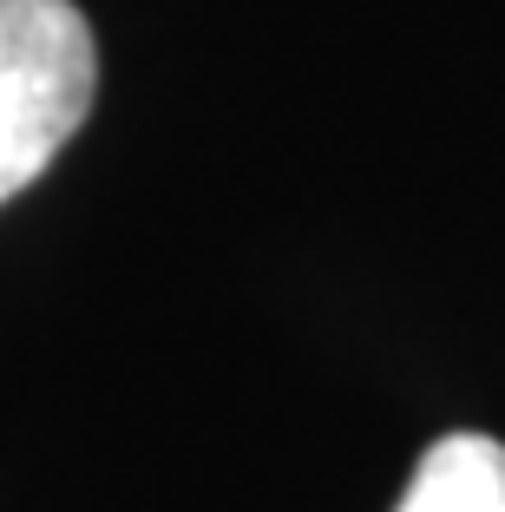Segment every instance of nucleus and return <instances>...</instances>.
Wrapping results in <instances>:
<instances>
[{
  "mask_svg": "<svg viewBox=\"0 0 505 512\" xmlns=\"http://www.w3.org/2000/svg\"><path fill=\"white\" fill-rule=\"evenodd\" d=\"M92 92L99 46L73 0H0V204L60 158Z\"/></svg>",
  "mask_w": 505,
  "mask_h": 512,
  "instance_id": "1",
  "label": "nucleus"
},
{
  "mask_svg": "<svg viewBox=\"0 0 505 512\" xmlns=\"http://www.w3.org/2000/svg\"><path fill=\"white\" fill-rule=\"evenodd\" d=\"M394 512H505V447L492 434L433 440Z\"/></svg>",
  "mask_w": 505,
  "mask_h": 512,
  "instance_id": "2",
  "label": "nucleus"
}]
</instances>
